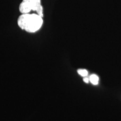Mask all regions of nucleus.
Segmentation results:
<instances>
[{
    "instance_id": "f257e3e1",
    "label": "nucleus",
    "mask_w": 121,
    "mask_h": 121,
    "mask_svg": "<svg viewBox=\"0 0 121 121\" xmlns=\"http://www.w3.org/2000/svg\"><path fill=\"white\" fill-rule=\"evenodd\" d=\"M43 24V17L37 13H23L17 20L20 28L28 33L37 32L41 28Z\"/></svg>"
},
{
    "instance_id": "f03ea898",
    "label": "nucleus",
    "mask_w": 121,
    "mask_h": 121,
    "mask_svg": "<svg viewBox=\"0 0 121 121\" xmlns=\"http://www.w3.org/2000/svg\"><path fill=\"white\" fill-rule=\"evenodd\" d=\"M19 11L22 14L29 13L31 11L36 12L43 17V7L41 0H22L19 5Z\"/></svg>"
},
{
    "instance_id": "7ed1b4c3",
    "label": "nucleus",
    "mask_w": 121,
    "mask_h": 121,
    "mask_svg": "<svg viewBox=\"0 0 121 121\" xmlns=\"http://www.w3.org/2000/svg\"><path fill=\"white\" fill-rule=\"evenodd\" d=\"M99 77L95 74H93L89 77V80L92 84L94 85H96L99 83Z\"/></svg>"
},
{
    "instance_id": "20e7f679",
    "label": "nucleus",
    "mask_w": 121,
    "mask_h": 121,
    "mask_svg": "<svg viewBox=\"0 0 121 121\" xmlns=\"http://www.w3.org/2000/svg\"><path fill=\"white\" fill-rule=\"evenodd\" d=\"M78 73L82 77H86L88 75V71L85 69H79L78 70Z\"/></svg>"
},
{
    "instance_id": "39448f33",
    "label": "nucleus",
    "mask_w": 121,
    "mask_h": 121,
    "mask_svg": "<svg viewBox=\"0 0 121 121\" xmlns=\"http://www.w3.org/2000/svg\"><path fill=\"white\" fill-rule=\"evenodd\" d=\"M83 80H84V81L85 83H88L89 81H90V80H89V78H86V77H85V78H84Z\"/></svg>"
}]
</instances>
